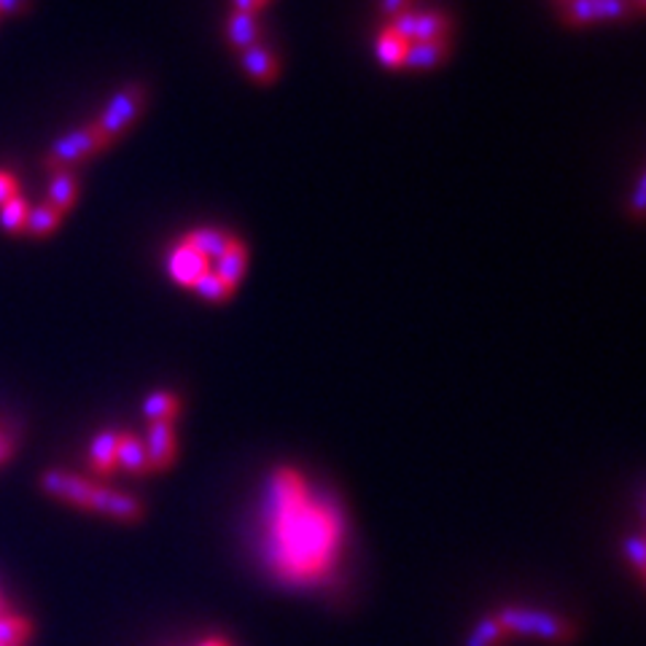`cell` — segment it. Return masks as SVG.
<instances>
[{"mask_svg":"<svg viewBox=\"0 0 646 646\" xmlns=\"http://www.w3.org/2000/svg\"><path fill=\"white\" fill-rule=\"evenodd\" d=\"M345 517L291 466L275 469L267 482L265 558L275 577L294 588L321 584L339 564Z\"/></svg>","mask_w":646,"mask_h":646,"instance_id":"6da1fadb","label":"cell"},{"mask_svg":"<svg viewBox=\"0 0 646 646\" xmlns=\"http://www.w3.org/2000/svg\"><path fill=\"white\" fill-rule=\"evenodd\" d=\"M41 490L54 501L74 506L81 512L103 514V517L116 520V523H141L146 517V506L135 495L122 493V490L103 488V484L87 480V477L74 475L65 469H46L38 477Z\"/></svg>","mask_w":646,"mask_h":646,"instance_id":"7a4b0ae2","label":"cell"},{"mask_svg":"<svg viewBox=\"0 0 646 646\" xmlns=\"http://www.w3.org/2000/svg\"><path fill=\"white\" fill-rule=\"evenodd\" d=\"M495 620L501 622L506 636L536 638V642L566 646L577 638V625L560 614L544 612V609L528 606H504L495 612Z\"/></svg>","mask_w":646,"mask_h":646,"instance_id":"3957f363","label":"cell"},{"mask_svg":"<svg viewBox=\"0 0 646 646\" xmlns=\"http://www.w3.org/2000/svg\"><path fill=\"white\" fill-rule=\"evenodd\" d=\"M108 146H113V143L108 141V137L100 133L94 124H87V127H76V130H70V133L59 135L57 141L52 143L49 152H46V157H44V167L49 172L74 170V167L81 165L83 159L105 152Z\"/></svg>","mask_w":646,"mask_h":646,"instance_id":"277c9868","label":"cell"},{"mask_svg":"<svg viewBox=\"0 0 646 646\" xmlns=\"http://www.w3.org/2000/svg\"><path fill=\"white\" fill-rule=\"evenodd\" d=\"M143 108H146V87H141V83H127V87H122L111 100H108L103 113H100L92 124L108 137V141L116 143L119 137L137 122Z\"/></svg>","mask_w":646,"mask_h":646,"instance_id":"5b68a950","label":"cell"},{"mask_svg":"<svg viewBox=\"0 0 646 646\" xmlns=\"http://www.w3.org/2000/svg\"><path fill=\"white\" fill-rule=\"evenodd\" d=\"M636 14L631 0H566L560 3V16L568 25H590L603 20H625Z\"/></svg>","mask_w":646,"mask_h":646,"instance_id":"8992f818","label":"cell"},{"mask_svg":"<svg viewBox=\"0 0 646 646\" xmlns=\"http://www.w3.org/2000/svg\"><path fill=\"white\" fill-rule=\"evenodd\" d=\"M143 445H146L148 471H167L176 464L178 436L172 423H148V434Z\"/></svg>","mask_w":646,"mask_h":646,"instance_id":"52a82bcc","label":"cell"},{"mask_svg":"<svg viewBox=\"0 0 646 646\" xmlns=\"http://www.w3.org/2000/svg\"><path fill=\"white\" fill-rule=\"evenodd\" d=\"M167 272H170V278L176 280L178 286L191 289L202 275L211 272V261H208L205 256L197 254L189 243L181 241L170 250V256H167Z\"/></svg>","mask_w":646,"mask_h":646,"instance_id":"ba28073f","label":"cell"},{"mask_svg":"<svg viewBox=\"0 0 646 646\" xmlns=\"http://www.w3.org/2000/svg\"><path fill=\"white\" fill-rule=\"evenodd\" d=\"M235 241H237L235 235H230V232L224 230H215V226H200V230L189 232V235L183 237V243H189L191 248H194L200 256H205L211 265L215 259H221Z\"/></svg>","mask_w":646,"mask_h":646,"instance_id":"9c48e42d","label":"cell"},{"mask_svg":"<svg viewBox=\"0 0 646 646\" xmlns=\"http://www.w3.org/2000/svg\"><path fill=\"white\" fill-rule=\"evenodd\" d=\"M447 54H450V44H447V38L417 41V44L406 46L402 68L431 70V68H436V65L445 63Z\"/></svg>","mask_w":646,"mask_h":646,"instance_id":"30bf717a","label":"cell"},{"mask_svg":"<svg viewBox=\"0 0 646 646\" xmlns=\"http://www.w3.org/2000/svg\"><path fill=\"white\" fill-rule=\"evenodd\" d=\"M116 466H122L124 471H130V475L135 477L152 475V471H148L146 445H143L135 434L122 431V434L116 436Z\"/></svg>","mask_w":646,"mask_h":646,"instance_id":"8fae6325","label":"cell"},{"mask_svg":"<svg viewBox=\"0 0 646 646\" xmlns=\"http://www.w3.org/2000/svg\"><path fill=\"white\" fill-rule=\"evenodd\" d=\"M116 436L119 431H100L92 442H89V469L94 475L108 477L119 469L116 466Z\"/></svg>","mask_w":646,"mask_h":646,"instance_id":"7c38bea8","label":"cell"},{"mask_svg":"<svg viewBox=\"0 0 646 646\" xmlns=\"http://www.w3.org/2000/svg\"><path fill=\"white\" fill-rule=\"evenodd\" d=\"M447 33H450V20H447L442 11H421V14L412 11L410 35H406L410 44H417V41L447 38Z\"/></svg>","mask_w":646,"mask_h":646,"instance_id":"4fadbf2b","label":"cell"},{"mask_svg":"<svg viewBox=\"0 0 646 646\" xmlns=\"http://www.w3.org/2000/svg\"><path fill=\"white\" fill-rule=\"evenodd\" d=\"M226 41H230L235 49H250V46L261 44V22L256 14H237L232 11V16L226 20Z\"/></svg>","mask_w":646,"mask_h":646,"instance_id":"5bb4252c","label":"cell"},{"mask_svg":"<svg viewBox=\"0 0 646 646\" xmlns=\"http://www.w3.org/2000/svg\"><path fill=\"white\" fill-rule=\"evenodd\" d=\"M46 194H49L52 208H57L59 213H68L76 205V200H79V176H76V170H54Z\"/></svg>","mask_w":646,"mask_h":646,"instance_id":"9a60e30c","label":"cell"},{"mask_svg":"<svg viewBox=\"0 0 646 646\" xmlns=\"http://www.w3.org/2000/svg\"><path fill=\"white\" fill-rule=\"evenodd\" d=\"M241 63H243L245 74H248L250 79L259 81V83H272L280 74L278 57H275V54L269 52L267 46H261V44L250 46V49H245L243 57H241Z\"/></svg>","mask_w":646,"mask_h":646,"instance_id":"2e32d148","label":"cell"},{"mask_svg":"<svg viewBox=\"0 0 646 646\" xmlns=\"http://www.w3.org/2000/svg\"><path fill=\"white\" fill-rule=\"evenodd\" d=\"M245 267H248V248H245V243L237 237V241L230 245V250H226L221 259L213 261L211 269L226 286L237 289V283H241L245 275Z\"/></svg>","mask_w":646,"mask_h":646,"instance_id":"e0dca14e","label":"cell"},{"mask_svg":"<svg viewBox=\"0 0 646 646\" xmlns=\"http://www.w3.org/2000/svg\"><path fill=\"white\" fill-rule=\"evenodd\" d=\"M33 631V620L27 614H16L11 609L0 612V646H27Z\"/></svg>","mask_w":646,"mask_h":646,"instance_id":"ac0fdd59","label":"cell"},{"mask_svg":"<svg viewBox=\"0 0 646 646\" xmlns=\"http://www.w3.org/2000/svg\"><path fill=\"white\" fill-rule=\"evenodd\" d=\"M143 412L152 423H172L181 415V397L172 391H154L143 402Z\"/></svg>","mask_w":646,"mask_h":646,"instance_id":"d6986e66","label":"cell"},{"mask_svg":"<svg viewBox=\"0 0 646 646\" xmlns=\"http://www.w3.org/2000/svg\"><path fill=\"white\" fill-rule=\"evenodd\" d=\"M63 219H65V213H59L57 208H52L49 202H46V205H38V208H30L25 232L33 237H49L52 232L63 224Z\"/></svg>","mask_w":646,"mask_h":646,"instance_id":"ffe728a7","label":"cell"},{"mask_svg":"<svg viewBox=\"0 0 646 646\" xmlns=\"http://www.w3.org/2000/svg\"><path fill=\"white\" fill-rule=\"evenodd\" d=\"M406 41L399 38V35H393L391 30H382L380 35H377V44H375V54L377 59H380L386 68H402L404 65V54H406Z\"/></svg>","mask_w":646,"mask_h":646,"instance_id":"44dd1931","label":"cell"},{"mask_svg":"<svg viewBox=\"0 0 646 646\" xmlns=\"http://www.w3.org/2000/svg\"><path fill=\"white\" fill-rule=\"evenodd\" d=\"M27 213H30V205L25 197L22 194L11 197L9 202L0 205V226H3L9 235H22L27 224Z\"/></svg>","mask_w":646,"mask_h":646,"instance_id":"7402d4cb","label":"cell"},{"mask_svg":"<svg viewBox=\"0 0 646 646\" xmlns=\"http://www.w3.org/2000/svg\"><path fill=\"white\" fill-rule=\"evenodd\" d=\"M506 638L510 636L504 633L501 622L495 620V614H488V617H482L480 622H477L475 631L469 633L466 646H504Z\"/></svg>","mask_w":646,"mask_h":646,"instance_id":"603a6c76","label":"cell"},{"mask_svg":"<svg viewBox=\"0 0 646 646\" xmlns=\"http://www.w3.org/2000/svg\"><path fill=\"white\" fill-rule=\"evenodd\" d=\"M191 291H194L197 297L208 299V302H224V299H230L232 294H235V289H232V286H226L219 275H213V269L211 272L202 275V278L191 286Z\"/></svg>","mask_w":646,"mask_h":646,"instance_id":"cb8c5ba5","label":"cell"},{"mask_svg":"<svg viewBox=\"0 0 646 646\" xmlns=\"http://www.w3.org/2000/svg\"><path fill=\"white\" fill-rule=\"evenodd\" d=\"M625 555L627 560H631L633 568H636V577L644 579V571H646V542L642 534L631 536L625 542Z\"/></svg>","mask_w":646,"mask_h":646,"instance_id":"d4e9b609","label":"cell"},{"mask_svg":"<svg viewBox=\"0 0 646 646\" xmlns=\"http://www.w3.org/2000/svg\"><path fill=\"white\" fill-rule=\"evenodd\" d=\"M20 194V181L11 170H0V205Z\"/></svg>","mask_w":646,"mask_h":646,"instance_id":"484cf974","label":"cell"},{"mask_svg":"<svg viewBox=\"0 0 646 646\" xmlns=\"http://www.w3.org/2000/svg\"><path fill=\"white\" fill-rule=\"evenodd\" d=\"M16 453V436L9 428H0V466L9 464Z\"/></svg>","mask_w":646,"mask_h":646,"instance_id":"4316f807","label":"cell"},{"mask_svg":"<svg viewBox=\"0 0 646 646\" xmlns=\"http://www.w3.org/2000/svg\"><path fill=\"white\" fill-rule=\"evenodd\" d=\"M232 9H235L237 14H259L261 3L259 0H232Z\"/></svg>","mask_w":646,"mask_h":646,"instance_id":"83f0119b","label":"cell"},{"mask_svg":"<svg viewBox=\"0 0 646 646\" xmlns=\"http://www.w3.org/2000/svg\"><path fill=\"white\" fill-rule=\"evenodd\" d=\"M644 189H646V181H644V176H642V178H638L636 197H633V213H636V219H642V213H644V200H646Z\"/></svg>","mask_w":646,"mask_h":646,"instance_id":"f1b7e54d","label":"cell"},{"mask_svg":"<svg viewBox=\"0 0 646 646\" xmlns=\"http://www.w3.org/2000/svg\"><path fill=\"white\" fill-rule=\"evenodd\" d=\"M27 9V0H0V14H20Z\"/></svg>","mask_w":646,"mask_h":646,"instance_id":"f546056e","label":"cell"},{"mask_svg":"<svg viewBox=\"0 0 646 646\" xmlns=\"http://www.w3.org/2000/svg\"><path fill=\"white\" fill-rule=\"evenodd\" d=\"M404 5H406V0H382V11H386V14H391V16L402 14Z\"/></svg>","mask_w":646,"mask_h":646,"instance_id":"4dcf8cb0","label":"cell"},{"mask_svg":"<svg viewBox=\"0 0 646 646\" xmlns=\"http://www.w3.org/2000/svg\"><path fill=\"white\" fill-rule=\"evenodd\" d=\"M200 646H230L224 642V638H208V642H202Z\"/></svg>","mask_w":646,"mask_h":646,"instance_id":"1f68e13d","label":"cell"},{"mask_svg":"<svg viewBox=\"0 0 646 646\" xmlns=\"http://www.w3.org/2000/svg\"><path fill=\"white\" fill-rule=\"evenodd\" d=\"M3 609H5V603H3V595H0V612H3Z\"/></svg>","mask_w":646,"mask_h":646,"instance_id":"d6a6232c","label":"cell"},{"mask_svg":"<svg viewBox=\"0 0 646 646\" xmlns=\"http://www.w3.org/2000/svg\"><path fill=\"white\" fill-rule=\"evenodd\" d=\"M259 3H261V5H265V3H267V0H259Z\"/></svg>","mask_w":646,"mask_h":646,"instance_id":"836d02e7","label":"cell"},{"mask_svg":"<svg viewBox=\"0 0 646 646\" xmlns=\"http://www.w3.org/2000/svg\"><path fill=\"white\" fill-rule=\"evenodd\" d=\"M558 3H566V0H558Z\"/></svg>","mask_w":646,"mask_h":646,"instance_id":"e575fe53","label":"cell"}]
</instances>
